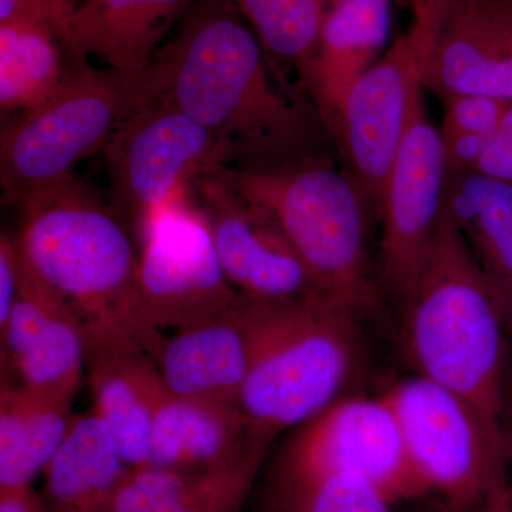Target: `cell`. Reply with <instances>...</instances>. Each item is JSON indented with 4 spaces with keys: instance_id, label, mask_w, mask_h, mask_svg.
I'll use <instances>...</instances> for the list:
<instances>
[{
    "instance_id": "cell-15",
    "label": "cell",
    "mask_w": 512,
    "mask_h": 512,
    "mask_svg": "<svg viewBox=\"0 0 512 512\" xmlns=\"http://www.w3.org/2000/svg\"><path fill=\"white\" fill-rule=\"evenodd\" d=\"M421 83L440 99L512 101V0H454Z\"/></svg>"
},
{
    "instance_id": "cell-5",
    "label": "cell",
    "mask_w": 512,
    "mask_h": 512,
    "mask_svg": "<svg viewBox=\"0 0 512 512\" xmlns=\"http://www.w3.org/2000/svg\"><path fill=\"white\" fill-rule=\"evenodd\" d=\"M221 175L274 222L320 291L363 312L376 308L380 286L367 242L372 202L352 174L308 156L272 167H229Z\"/></svg>"
},
{
    "instance_id": "cell-35",
    "label": "cell",
    "mask_w": 512,
    "mask_h": 512,
    "mask_svg": "<svg viewBox=\"0 0 512 512\" xmlns=\"http://www.w3.org/2000/svg\"><path fill=\"white\" fill-rule=\"evenodd\" d=\"M473 512H512V488L510 485L495 491Z\"/></svg>"
},
{
    "instance_id": "cell-13",
    "label": "cell",
    "mask_w": 512,
    "mask_h": 512,
    "mask_svg": "<svg viewBox=\"0 0 512 512\" xmlns=\"http://www.w3.org/2000/svg\"><path fill=\"white\" fill-rule=\"evenodd\" d=\"M195 183L218 259L239 293L264 301L325 295L274 222L245 201L221 174Z\"/></svg>"
},
{
    "instance_id": "cell-36",
    "label": "cell",
    "mask_w": 512,
    "mask_h": 512,
    "mask_svg": "<svg viewBox=\"0 0 512 512\" xmlns=\"http://www.w3.org/2000/svg\"><path fill=\"white\" fill-rule=\"evenodd\" d=\"M82 0H64V5H66L67 15H72L73 10L80 5Z\"/></svg>"
},
{
    "instance_id": "cell-7",
    "label": "cell",
    "mask_w": 512,
    "mask_h": 512,
    "mask_svg": "<svg viewBox=\"0 0 512 512\" xmlns=\"http://www.w3.org/2000/svg\"><path fill=\"white\" fill-rule=\"evenodd\" d=\"M427 497L444 512H473L507 487V453L458 394L417 375L386 394Z\"/></svg>"
},
{
    "instance_id": "cell-34",
    "label": "cell",
    "mask_w": 512,
    "mask_h": 512,
    "mask_svg": "<svg viewBox=\"0 0 512 512\" xmlns=\"http://www.w3.org/2000/svg\"><path fill=\"white\" fill-rule=\"evenodd\" d=\"M503 436L508 463H510L512 461V360L508 356L503 383Z\"/></svg>"
},
{
    "instance_id": "cell-17",
    "label": "cell",
    "mask_w": 512,
    "mask_h": 512,
    "mask_svg": "<svg viewBox=\"0 0 512 512\" xmlns=\"http://www.w3.org/2000/svg\"><path fill=\"white\" fill-rule=\"evenodd\" d=\"M271 443L249 433L239 407L174 396L167 390L154 417L147 466L218 473L266 453Z\"/></svg>"
},
{
    "instance_id": "cell-12",
    "label": "cell",
    "mask_w": 512,
    "mask_h": 512,
    "mask_svg": "<svg viewBox=\"0 0 512 512\" xmlns=\"http://www.w3.org/2000/svg\"><path fill=\"white\" fill-rule=\"evenodd\" d=\"M424 90L419 60L409 36L403 35L353 83L336 116L332 131L350 174L377 212Z\"/></svg>"
},
{
    "instance_id": "cell-18",
    "label": "cell",
    "mask_w": 512,
    "mask_h": 512,
    "mask_svg": "<svg viewBox=\"0 0 512 512\" xmlns=\"http://www.w3.org/2000/svg\"><path fill=\"white\" fill-rule=\"evenodd\" d=\"M191 0H82L67 19L74 60L94 57L110 69L143 72Z\"/></svg>"
},
{
    "instance_id": "cell-2",
    "label": "cell",
    "mask_w": 512,
    "mask_h": 512,
    "mask_svg": "<svg viewBox=\"0 0 512 512\" xmlns=\"http://www.w3.org/2000/svg\"><path fill=\"white\" fill-rule=\"evenodd\" d=\"M146 73L154 99L227 141L235 167H272L311 156L308 120L272 87L261 43L228 3L198 9Z\"/></svg>"
},
{
    "instance_id": "cell-29",
    "label": "cell",
    "mask_w": 512,
    "mask_h": 512,
    "mask_svg": "<svg viewBox=\"0 0 512 512\" xmlns=\"http://www.w3.org/2000/svg\"><path fill=\"white\" fill-rule=\"evenodd\" d=\"M441 100L444 104V120L440 133L443 136H494L512 103L477 94H457Z\"/></svg>"
},
{
    "instance_id": "cell-9",
    "label": "cell",
    "mask_w": 512,
    "mask_h": 512,
    "mask_svg": "<svg viewBox=\"0 0 512 512\" xmlns=\"http://www.w3.org/2000/svg\"><path fill=\"white\" fill-rule=\"evenodd\" d=\"M111 197L140 227L177 200L187 181L234 167V150L167 101L153 99L121 123L104 148Z\"/></svg>"
},
{
    "instance_id": "cell-22",
    "label": "cell",
    "mask_w": 512,
    "mask_h": 512,
    "mask_svg": "<svg viewBox=\"0 0 512 512\" xmlns=\"http://www.w3.org/2000/svg\"><path fill=\"white\" fill-rule=\"evenodd\" d=\"M130 468L96 413L74 417L45 470L43 512H103Z\"/></svg>"
},
{
    "instance_id": "cell-26",
    "label": "cell",
    "mask_w": 512,
    "mask_h": 512,
    "mask_svg": "<svg viewBox=\"0 0 512 512\" xmlns=\"http://www.w3.org/2000/svg\"><path fill=\"white\" fill-rule=\"evenodd\" d=\"M268 493L265 512H393L392 501L376 485L349 474Z\"/></svg>"
},
{
    "instance_id": "cell-19",
    "label": "cell",
    "mask_w": 512,
    "mask_h": 512,
    "mask_svg": "<svg viewBox=\"0 0 512 512\" xmlns=\"http://www.w3.org/2000/svg\"><path fill=\"white\" fill-rule=\"evenodd\" d=\"M392 0H332L305 83L332 130L350 87L379 62L389 40Z\"/></svg>"
},
{
    "instance_id": "cell-8",
    "label": "cell",
    "mask_w": 512,
    "mask_h": 512,
    "mask_svg": "<svg viewBox=\"0 0 512 512\" xmlns=\"http://www.w3.org/2000/svg\"><path fill=\"white\" fill-rule=\"evenodd\" d=\"M349 474L376 485L392 503L426 498L399 421L386 397H345L286 441L268 490Z\"/></svg>"
},
{
    "instance_id": "cell-4",
    "label": "cell",
    "mask_w": 512,
    "mask_h": 512,
    "mask_svg": "<svg viewBox=\"0 0 512 512\" xmlns=\"http://www.w3.org/2000/svg\"><path fill=\"white\" fill-rule=\"evenodd\" d=\"M254 355L241 394L249 433L276 434L340 400L359 359L362 309L330 296L251 298Z\"/></svg>"
},
{
    "instance_id": "cell-10",
    "label": "cell",
    "mask_w": 512,
    "mask_h": 512,
    "mask_svg": "<svg viewBox=\"0 0 512 512\" xmlns=\"http://www.w3.org/2000/svg\"><path fill=\"white\" fill-rule=\"evenodd\" d=\"M448 167L440 128L421 97L384 188L379 286L406 309L429 259L446 202Z\"/></svg>"
},
{
    "instance_id": "cell-28",
    "label": "cell",
    "mask_w": 512,
    "mask_h": 512,
    "mask_svg": "<svg viewBox=\"0 0 512 512\" xmlns=\"http://www.w3.org/2000/svg\"><path fill=\"white\" fill-rule=\"evenodd\" d=\"M265 454H255L238 466L208 474L183 500L157 512H241Z\"/></svg>"
},
{
    "instance_id": "cell-27",
    "label": "cell",
    "mask_w": 512,
    "mask_h": 512,
    "mask_svg": "<svg viewBox=\"0 0 512 512\" xmlns=\"http://www.w3.org/2000/svg\"><path fill=\"white\" fill-rule=\"evenodd\" d=\"M205 476L153 466L130 468L103 512L163 510L187 497Z\"/></svg>"
},
{
    "instance_id": "cell-31",
    "label": "cell",
    "mask_w": 512,
    "mask_h": 512,
    "mask_svg": "<svg viewBox=\"0 0 512 512\" xmlns=\"http://www.w3.org/2000/svg\"><path fill=\"white\" fill-rule=\"evenodd\" d=\"M67 19L64 0H0V23L29 22L47 26L60 37L66 49Z\"/></svg>"
},
{
    "instance_id": "cell-24",
    "label": "cell",
    "mask_w": 512,
    "mask_h": 512,
    "mask_svg": "<svg viewBox=\"0 0 512 512\" xmlns=\"http://www.w3.org/2000/svg\"><path fill=\"white\" fill-rule=\"evenodd\" d=\"M62 47L66 49L60 37L47 26L29 22L0 23V107L3 113H30L63 92L80 62L67 66Z\"/></svg>"
},
{
    "instance_id": "cell-1",
    "label": "cell",
    "mask_w": 512,
    "mask_h": 512,
    "mask_svg": "<svg viewBox=\"0 0 512 512\" xmlns=\"http://www.w3.org/2000/svg\"><path fill=\"white\" fill-rule=\"evenodd\" d=\"M20 204V258L82 330L87 360L126 350L157 360L167 336L148 318L140 258L116 212L74 175Z\"/></svg>"
},
{
    "instance_id": "cell-30",
    "label": "cell",
    "mask_w": 512,
    "mask_h": 512,
    "mask_svg": "<svg viewBox=\"0 0 512 512\" xmlns=\"http://www.w3.org/2000/svg\"><path fill=\"white\" fill-rule=\"evenodd\" d=\"M413 13L412 30L407 33L420 63H429L454 0H407Z\"/></svg>"
},
{
    "instance_id": "cell-32",
    "label": "cell",
    "mask_w": 512,
    "mask_h": 512,
    "mask_svg": "<svg viewBox=\"0 0 512 512\" xmlns=\"http://www.w3.org/2000/svg\"><path fill=\"white\" fill-rule=\"evenodd\" d=\"M471 173L512 184V103L493 141L478 158Z\"/></svg>"
},
{
    "instance_id": "cell-33",
    "label": "cell",
    "mask_w": 512,
    "mask_h": 512,
    "mask_svg": "<svg viewBox=\"0 0 512 512\" xmlns=\"http://www.w3.org/2000/svg\"><path fill=\"white\" fill-rule=\"evenodd\" d=\"M20 256L15 237L3 232L0 239V328L8 322L10 312L19 298Z\"/></svg>"
},
{
    "instance_id": "cell-25",
    "label": "cell",
    "mask_w": 512,
    "mask_h": 512,
    "mask_svg": "<svg viewBox=\"0 0 512 512\" xmlns=\"http://www.w3.org/2000/svg\"><path fill=\"white\" fill-rule=\"evenodd\" d=\"M251 22L259 43L275 59L308 80L320 30L332 0H235Z\"/></svg>"
},
{
    "instance_id": "cell-16",
    "label": "cell",
    "mask_w": 512,
    "mask_h": 512,
    "mask_svg": "<svg viewBox=\"0 0 512 512\" xmlns=\"http://www.w3.org/2000/svg\"><path fill=\"white\" fill-rule=\"evenodd\" d=\"M254 355L251 298L238 301L221 315L175 330L156 360L174 396L228 404L241 409V394Z\"/></svg>"
},
{
    "instance_id": "cell-23",
    "label": "cell",
    "mask_w": 512,
    "mask_h": 512,
    "mask_svg": "<svg viewBox=\"0 0 512 512\" xmlns=\"http://www.w3.org/2000/svg\"><path fill=\"white\" fill-rule=\"evenodd\" d=\"M70 406L43 399L22 384L0 390V490L29 487L45 473L72 426Z\"/></svg>"
},
{
    "instance_id": "cell-14",
    "label": "cell",
    "mask_w": 512,
    "mask_h": 512,
    "mask_svg": "<svg viewBox=\"0 0 512 512\" xmlns=\"http://www.w3.org/2000/svg\"><path fill=\"white\" fill-rule=\"evenodd\" d=\"M20 266L19 298L0 328L2 365L30 392L72 407L87 367L82 330L22 258Z\"/></svg>"
},
{
    "instance_id": "cell-11",
    "label": "cell",
    "mask_w": 512,
    "mask_h": 512,
    "mask_svg": "<svg viewBox=\"0 0 512 512\" xmlns=\"http://www.w3.org/2000/svg\"><path fill=\"white\" fill-rule=\"evenodd\" d=\"M138 282L148 318L180 330L215 318L238 301L201 211L175 200L141 228Z\"/></svg>"
},
{
    "instance_id": "cell-3",
    "label": "cell",
    "mask_w": 512,
    "mask_h": 512,
    "mask_svg": "<svg viewBox=\"0 0 512 512\" xmlns=\"http://www.w3.org/2000/svg\"><path fill=\"white\" fill-rule=\"evenodd\" d=\"M403 313L407 350L419 375L466 400L505 450L503 383L510 336L446 202Z\"/></svg>"
},
{
    "instance_id": "cell-20",
    "label": "cell",
    "mask_w": 512,
    "mask_h": 512,
    "mask_svg": "<svg viewBox=\"0 0 512 512\" xmlns=\"http://www.w3.org/2000/svg\"><path fill=\"white\" fill-rule=\"evenodd\" d=\"M446 207L487 282L512 338V184L450 171Z\"/></svg>"
},
{
    "instance_id": "cell-21",
    "label": "cell",
    "mask_w": 512,
    "mask_h": 512,
    "mask_svg": "<svg viewBox=\"0 0 512 512\" xmlns=\"http://www.w3.org/2000/svg\"><path fill=\"white\" fill-rule=\"evenodd\" d=\"M94 413L109 430L131 468L150 458L151 431L167 387L156 360L140 350L106 353L87 360Z\"/></svg>"
},
{
    "instance_id": "cell-6",
    "label": "cell",
    "mask_w": 512,
    "mask_h": 512,
    "mask_svg": "<svg viewBox=\"0 0 512 512\" xmlns=\"http://www.w3.org/2000/svg\"><path fill=\"white\" fill-rule=\"evenodd\" d=\"M153 99L146 70L96 69L83 60L59 96L3 127V191L20 204L69 180L77 164L104 150L121 123Z\"/></svg>"
}]
</instances>
